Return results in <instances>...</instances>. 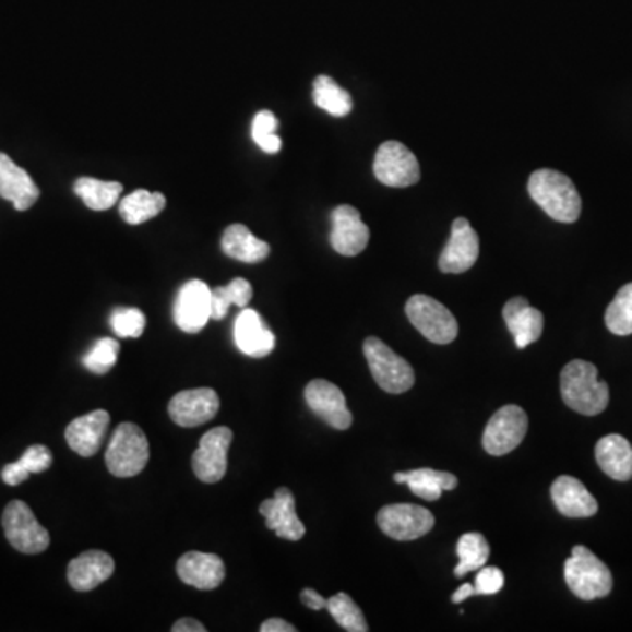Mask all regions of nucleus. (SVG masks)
Instances as JSON below:
<instances>
[{
    "label": "nucleus",
    "mask_w": 632,
    "mask_h": 632,
    "mask_svg": "<svg viewBox=\"0 0 632 632\" xmlns=\"http://www.w3.org/2000/svg\"><path fill=\"white\" fill-rule=\"evenodd\" d=\"M502 317L508 329L515 337V345L518 350H524L527 346L538 342L545 327L542 313L529 305L524 297H513L504 305Z\"/></svg>",
    "instance_id": "4be33fe9"
},
{
    "label": "nucleus",
    "mask_w": 632,
    "mask_h": 632,
    "mask_svg": "<svg viewBox=\"0 0 632 632\" xmlns=\"http://www.w3.org/2000/svg\"><path fill=\"white\" fill-rule=\"evenodd\" d=\"M175 322L189 334H198L211 319V290L201 279H190L178 291L175 301Z\"/></svg>",
    "instance_id": "ddd939ff"
},
{
    "label": "nucleus",
    "mask_w": 632,
    "mask_h": 632,
    "mask_svg": "<svg viewBox=\"0 0 632 632\" xmlns=\"http://www.w3.org/2000/svg\"><path fill=\"white\" fill-rule=\"evenodd\" d=\"M504 587V574L496 565H484L476 574L475 591L478 596H492Z\"/></svg>",
    "instance_id": "4c0bfd02"
},
{
    "label": "nucleus",
    "mask_w": 632,
    "mask_h": 632,
    "mask_svg": "<svg viewBox=\"0 0 632 632\" xmlns=\"http://www.w3.org/2000/svg\"><path fill=\"white\" fill-rule=\"evenodd\" d=\"M564 579L571 593L583 601L606 597L613 588V576L608 565L582 545L574 547L565 561Z\"/></svg>",
    "instance_id": "7ed1b4c3"
},
{
    "label": "nucleus",
    "mask_w": 632,
    "mask_h": 632,
    "mask_svg": "<svg viewBox=\"0 0 632 632\" xmlns=\"http://www.w3.org/2000/svg\"><path fill=\"white\" fill-rule=\"evenodd\" d=\"M220 409V397L213 389H193L176 394L169 403V415L180 427H199L213 420Z\"/></svg>",
    "instance_id": "dca6fc26"
},
{
    "label": "nucleus",
    "mask_w": 632,
    "mask_h": 632,
    "mask_svg": "<svg viewBox=\"0 0 632 632\" xmlns=\"http://www.w3.org/2000/svg\"><path fill=\"white\" fill-rule=\"evenodd\" d=\"M172 632H206L201 622L193 619H181L172 625Z\"/></svg>",
    "instance_id": "37998d69"
},
{
    "label": "nucleus",
    "mask_w": 632,
    "mask_h": 632,
    "mask_svg": "<svg viewBox=\"0 0 632 632\" xmlns=\"http://www.w3.org/2000/svg\"><path fill=\"white\" fill-rule=\"evenodd\" d=\"M232 438L229 427H215L202 436L199 449L192 455L193 473L199 480L204 484H216L224 478Z\"/></svg>",
    "instance_id": "9b49d317"
},
{
    "label": "nucleus",
    "mask_w": 632,
    "mask_h": 632,
    "mask_svg": "<svg viewBox=\"0 0 632 632\" xmlns=\"http://www.w3.org/2000/svg\"><path fill=\"white\" fill-rule=\"evenodd\" d=\"M550 493H552L557 512L570 518H588V516L596 515L599 510L593 493L588 492L585 485L573 476H559L553 481Z\"/></svg>",
    "instance_id": "b1692460"
},
{
    "label": "nucleus",
    "mask_w": 632,
    "mask_h": 632,
    "mask_svg": "<svg viewBox=\"0 0 632 632\" xmlns=\"http://www.w3.org/2000/svg\"><path fill=\"white\" fill-rule=\"evenodd\" d=\"M181 582L199 591H213L225 580V564L215 553L187 552L178 559Z\"/></svg>",
    "instance_id": "a211bd4d"
},
{
    "label": "nucleus",
    "mask_w": 632,
    "mask_h": 632,
    "mask_svg": "<svg viewBox=\"0 0 632 632\" xmlns=\"http://www.w3.org/2000/svg\"><path fill=\"white\" fill-rule=\"evenodd\" d=\"M305 397L311 412L329 424L332 429H337V431L350 429L354 415L346 406L345 394L339 386L327 380H313L306 386Z\"/></svg>",
    "instance_id": "f8f14e48"
},
{
    "label": "nucleus",
    "mask_w": 632,
    "mask_h": 632,
    "mask_svg": "<svg viewBox=\"0 0 632 632\" xmlns=\"http://www.w3.org/2000/svg\"><path fill=\"white\" fill-rule=\"evenodd\" d=\"M255 144L265 153H278L282 150V140L276 134L264 135L257 140Z\"/></svg>",
    "instance_id": "a19ab883"
},
{
    "label": "nucleus",
    "mask_w": 632,
    "mask_h": 632,
    "mask_svg": "<svg viewBox=\"0 0 632 632\" xmlns=\"http://www.w3.org/2000/svg\"><path fill=\"white\" fill-rule=\"evenodd\" d=\"M234 339L241 354L253 357V359H262L267 357L276 346V337L273 332L265 327L262 322L261 314L255 310H247L242 308L236 325H234Z\"/></svg>",
    "instance_id": "6ab92c4d"
},
{
    "label": "nucleus",
    "mask_w": 632,
    "mask_h": 632,
    "mask_svg": "<svg viewBox=\"0 0 632 632\" xmlns=\"http://www.w3.org/2000/svg\"><path fill=\"white\" fill-rule=\"evenodd\" d=\"M372 171L380 183L394 189L412 187L420 180V166L415 153L400 141H385L378 148Z\"/></svg>",
    "instance_id": "1a4fd4ad"
},
{
    "label": "nucleus",
    "mask_w": 632,
    "mask_h": 632,
    "mask_svg": "<svg viewBox=\"0 0 632 632\" xmlns=\"http://www.w3.org/2000/svg\"><path fill=\"white\" fill-rule=\"evenodd\" d=\"M363 355L374 382L382 391L389 394H403L415 385V372L408 360L391 350L382 339L368 337L363 342Z\"/></svg>",
    "instance_id": "39448f33"
},
{
    "label": "nucleus",
    "mask_w": 632,
    "mask_h": 632,
    "mask_svg": "<svg viewBox=\"0 0 632 632\" xmlns=\"http://www.w3.org/2000/svg\"><path fill=\"white\" fill-rule=\"evenodd\" d=\"M150 458V444L143 429L131 421L120 424L112 432L106 466L118 478H131L143 472Z\"/></svg>",
    "instance_id": "20e7f679"
},
{
    "label": "nucleus",
    "mask_w": 632,
    "mask_h": 632,
    "mask_svg": "<svg viewBox=\"0 0 632 632\" xmlns=\"http://www.w3.org/2000/svg\"><path fill=\"white\" fill-rule=\"evenodd\" d=\"M111 325L118 337H141L146 327V317L138 308H118L112 311Z\"/></svg>",
    "instance_id": "e433bc0d"
},
{
    "label": "nucleus",
    "mask_w": 632,
    "mask_h": 632,
    "mask_svg": "<svg viewBox=\"0 0 632 632\" xmlns=\"http://www.w3.org/2000/svg\"><path fill=\"white\" fill-rule=\"evenodd\" d=\"M166 207V198L160 192L135 190L120 201V215L129 225H141L152 220Z\"/></svg>",
    "instance_id": "cd10ccee"
},
{
    "label": "nucleus",
    "mask_w": 632,
    "mask_h": 632,
    "mask_svg": "<svg viewBox=\"0 0 632 632\" xmlns=\"http://www.w3.org/2000/svg\"><path fill=\"white\" fill-rule=\"evenodd\" d=\"M253 297V288L245 278H236L225 285L211 290V319L222 320L229 313L230 306L247 308Z\"/></svg>",
    "instance_id": "473e14b6"
},
{
    "label": "nucleus",
    "mask_w": 632,
    "mask_h": 632,
    "mask_svg": "<svg viewBox=\"0 0 632 632\" xmlns=\"http://www.w3.org/2000/svg\"><path fill=\"white\" fill-rule=\"evenodd\" d=\"M278 129V118L274 117V112L259 111L251 123V138L253 141L261 140L264 135L276 134Z\"/></svg>",
    "instance_id": "58836bf2"
},
{
    "label": "nucleus",
    "mask_w": 632,
    "mask_h": 632,
    "mask_svg": "<svg viewBox=\"0 0 632 632\" xmlns=\"http://www.w3.org/2000/svg\"><path fill=\"white\" fill-rule=\"evenodd\" d=\"M2 527L11 547L19 552L34 556L50 547V534L37 522L27 502L11 501L2 515Z\"/></svg>",
    "instance_id": "0eeeda50"
},
{
    "label": "nucleus",
    "mask_w": 632,
    "mask_h": 632,
    "mask_svg": "<svg viewBox=\"0 0 632 632\" xmlns=\"http://www.w3.org/2000/svg\"><path fill=\"white\" fill-rule=\"evenodd\" d=\"M259 512L264 516L267 529L273 530L278 538L299 541L306 534L305 524L296 513V498L285 487L276 490L274 498L265 499Z\"/></svg>",
    "instance_id": "f3484780"
},
{
    "label": "nucleus",
    "mask_w": 632,
    "mask_h": 632,
    "mask_svg": "<svg viewBox=\"0 0 632 632\" xmlns=\"http://www.w3.org/2000/svg\"><path fill=\"white\" fill-rule=\"evenodd\" d=\"M222 250L234 261L257 264L267 259L271 248L267 242L255 238L245 225L234 224L222 236Z\"/></svg>",
    "instance_id": "bb28decb"
},
{
    "label": "nucleus",
    "mask_w": 632,
    "mask_h": 632,
    "mask_svg": "<svg viewBox=\"0 0 632 632\" xmlns=\"http://www.w3.org/2000/svg\"><path fill=\"white\" fill-rule=\"evenodd\" d=\"M0 198L13 202L19 211L28 210L39 199L36 181L5 153H0Z\"/></svg>",
    "instance_id": "5701e85b"
},
{
    "label": "nucleus",
    "mask_w": 632,
    "mask_h": 632,
    "mask_svg": "<svg viewBox=\"0 0 632 632\" xmlns=\"http://www.w3.org/2000/svg\"><path fill=\"white\" fill-rule=\"evenodd\" d=\"M331 247L339 255L355 257L368 248L369 227L360 218L357 207L337 206L331 215Z\"/></svg>",
    "instance_id": "2eb2a0df"
},
{
    "label": "nucleus",
    "mask_w": 632,
    "mask_h": 632,
    "mask_svg": "<svg viewBox=\"0 0 632 632\" xmlns=\"http://www.w3.org/2000/svg\"><path fill=\"white\" fill-rule=\"evenodd\" d=\"M458 564L455 568V576L462 579L464 574L478 571L489 561V541L484 534L467 533L461 536L457 542Z\"/></svg>",
    "instance_id": "2f4dec72"
},
{
    "label": "nucleus",
    "mask_w": 632,
    "mask_h": 632,
    "mask_svg": "<svg viewBox=\"0 0 632 632\" xmlns=\"http://www.w3.org/2000/svg\"><path fill=\"white\" fill-rule=\"evenodd\" d=\"M394 481L397 484L408 485L418 498L426 501H438L441 493L450 492L457 489V476L452 473L436 472L431 467H421L413 472L395 473Z\"/></svg>",
    "instance_id": "a878e982"
},
{
    "label": "nucleus",
    "mask_w": 632,
    "mask_h": 632,
    "mask_svg": "<svg viewBox=\"0 0 632 632\" xmlns=\"http://www.w3.org/2000/svg\"><path fill=\"white\" fill-rule=\"evenodd\" d=\"M120 354V345L111 337H103L92 346V350L83 357V366L94 374H106L115 368Z\"/></svg>",
    "instance_id": "c9c22d12"
},
{
    "label": "nucleus",
    "mask_w": 632,
    "mask_h": 632,
    "mask_svg": "<svg viewBox=\"0 0 632 632\" xmlns=\"http://www.w3.org/2000/svg\"><path fill=\"white\" fill-rule=\"evenodd\" d=\"M74 192L94 211H106L117 204L123 187L118 181H103L97 178H80L74 183Z\"/></svg>",
    "instance_id": "c756f323"
},
{
    "label": "nucleus",
    "mask_w": 632,
    "mask_h": 632,
    "mask_svg": "<svg viewBox=\"0 0 632 632\" xmlns=\"http://www.w3.org/2000/svg\"><path fill=\"white\" fill-rule=\"evenodd\" d=\"M561 395L565 406L587 417H596L610 403V391L597 380V368L587 360H571L561 372Z\"/></svg>",
    "instance_id": "f03ea898"
},
{
    "label": "nucleus",
    "mask_w": 632,
    "mask_h": 632,
    "mask_svg": "<svg viewBox=\"0 0 632 632\" xmlns=\"http://www.w3.org/2000/svg\"><path fill=\"white\" fill-rule=\"evenodd\" d=\"M527 429H529V418L521 406L516 404L502 406L493 413L485 427L484 438H481L485 452L493 457H501L513 452L516 446H521Z\"/></svg>",
    "instance_id": "6e6552de"
},
{
    "label": "nucleus",
    "mask_w": 632,
    "mask_h": 632,
    "mask_svg": "<svg viewBox=\"0 0 632 632\" xmlns=\"http://www.w3.org/2000/svg\"><path fill=\"white\" fill-rule=\"evenodd\" d=\"M406 314L413 327L434 345H450L458 334V323L449 308L432 297L417 294L406 302Z\"/></svg>",
    "instance_id": "423d86ee"
},
{
    "label": "nucleus",
    "mask_w": 632,
    "mask_h": 632,
    "mask_svg": "<svg viewBox=\"0 0 632 632\" xmlns=\"http://www.w3.org/2000/svg\"><path fill=\"white\" fill-rule=\"evenodd\" d=\"M262 632H296L297 629L290 623L285 622L282 619H270L265 620L264 623L261 625Z\"/></svg>",
    "instance_id": "79ce46f5"
},
{
    "label": "nucleus",
    "mask_w": 632,
    "mask_h": 632,
    "mask_svg": "<svg viewBox=\"0 0 632 632\" xmlns=\"http://www.w3.org/2000/svg\"><path fill=\"white\" fill-rule=\"evenodd\" d=\"M115 573V561L103 550L83 552L72 559L68 565V580L77 593H88L99 587L100 583L111 579Z\"/></svg>",
    "instance_id": "aec40b11"
},
{
    "label": "nucleus",
    "mask_w": 632,
    "mask_h": 632,
    "mask_svg": "<svg viewBox=\"0 0 632 632\" xmlns=\"http://www.w3.org/2000/svg\"><path fill=\"white\" fill-rule=\"evenodd\" d=\"M302 605L308 606L310 610L320 611L327 608V599H323L313 588H305L301 593Z\"/></svg>",
    "instance_id": "ea45409f"
},
{
    "label": "nucleus",
    "mask_w": 632,
    "mask_h": 632,
    "mask_svg": "<svg viewBox=\"0 0 632 632\" xmlns=\"http://www.w3.org/2000/svg\"><path fill=\"white\" fill-rule=\"evenodd\" d=\"M327 610L345 631L368 632L369 625L363 619L362 610L348 594L339 593L327 599Z\"/></svg>",
    "instance_id": "f704fd0d"
},
{
    "label": "nucleus",
    "mask_w": 632,
    "mask_h": 632,
    "mask_svg": "<svg viewBox=\"0 0 632 632\" xmlns=\"http://www.w3.org/2000/svg\"><path fill=\"white\" fill-rule=\"evenodd\" d=\"M533 201L550 218L561 224H573L582 213V199L573 181L553 169L534 171L527 184Z\"/></svg>",
    "instance_id": "f257e3e1"
},
{
    "label": "nucleus",
    "mask_w": 632,
    "mask_h": 632,
    "mask_svg": "<svg viewBox=\"0 0 632 632\" xmlns=\"http://www.w3.org/2000/svg\"><path fill=\"white\" fill-rule=\"evenodd\" d=\"M109 427V413L106 409H95V412L74 418L65 429V440L72 452H76L81 457H92L99 452L104 436Z\"/></svg>",
    "instance_id": "412c9836"
},
{
    "label": "nucleus",
    "mask_w": 632,
    "mask_h": 632,
    "mask_svg": "<svg viewBox=\"0 0 632 632\" xmlns=\"http://www.w3.org/2000/svg\"><path fill=\"white\" fill-rule=\"evenodd\" d=\"M53 455L50 449H46L45 444H34L27 452L23 453L22 458L13 464H8L2 469V480L5 485L16 487L27 480L32 473H43L51 466Z\"/></svg>",
    "instance_id": "c85d7f7f"
},
{
    "label": "nucleus",
    "mask_w": 632,
    "mask_h": 632,
    "mask_svg": "<svg viewBox=\"0 0 632 632\" xmlns=\"http://www.w3.org/2000/svg\"><path fill=\"white\" fill-rule=\"evenodd\" d=\"M480 255V239L466 218L452 225V236L441 251L440 270L446 274H461L472 270Z\"/></svg>",
    "instance_id": "4468645a"
},
{
    "label": "nucleus",
    "mask_w": 632,
    "mask_h": 632,
    "mask_svg": "<svg viewBox=\"0 0 632 632\" xmlns=\"http://www.w3.org/2000/svg\"><path fill=\"white\" fill-rule=\"evenodd\" d=\"M313 100L320 109L327 111L332 117H346L354 109L350 94L343 91L332 77L323 74L314 80Z\"/></svg>",
    "instance_id": "7c9ffc66"
},
{
    "label": "nucleus",
    "mask_w": 632,
    "mask_h": 632,
    "mask_svg": "<svg viewBox=\"0 0 632 632\" xmlns=\"http://www.w3.org/2000/svg\"><path fill=\"white\" fill-rule=\"evenodd\" d=\"M476 591L473 587L472 583H464L461 587L455 591V594L452 596V603L458 605V603L466 601L467 597L475 596Z\"/></svg>",
    "instance_id": "c03bdc74"
},
{
    "label": "nucleus",
    "mask_w": 632,
    "mask_h": 632,
    "mask_svg": "<svg viewBox=\"0 0 632 632\" xmlns=\"http://www.w3.org/2000/svg\"><path fill=\"white\" fill-rule=\"evenodd\" d=\"M608 331L617 336L632 334V283L623 285L605 313Z\"/></svg>",
    "instance_id": "72a5a7b5"
},
{
    "label": "nucleus",
    "mask_w": 632,
    "mask_h": 632,
    "mask_svg": "<svg viewBox=\"0 0 632 632\" xmlns=\"http://www.w3.org/2000/svg\"><path fill=\"white\" fill-rule=\"evenodd\" d=\"M596 461L605 475L617 481L632 478V446L623 436H605L596 444Z\"/></svg>",
    "instance_id": "393cba45"
},
{
    "label": "nucleus",
    "mask_w": 632,
    "mask_h": 632,
    "mask_svg": "<svg viewBox=\"0 0 632 632\" xmlns=\"http://www.w3.org/2000/svg\"><path fill=\"white\" fill-rule=\"evenodd\" d=\"M378 525L395 541H413L431 533L436 521L426 508L417 504H389L378 512Z\"/></svg>",
    "instance_id": "9d476101"
}]
</instances>
